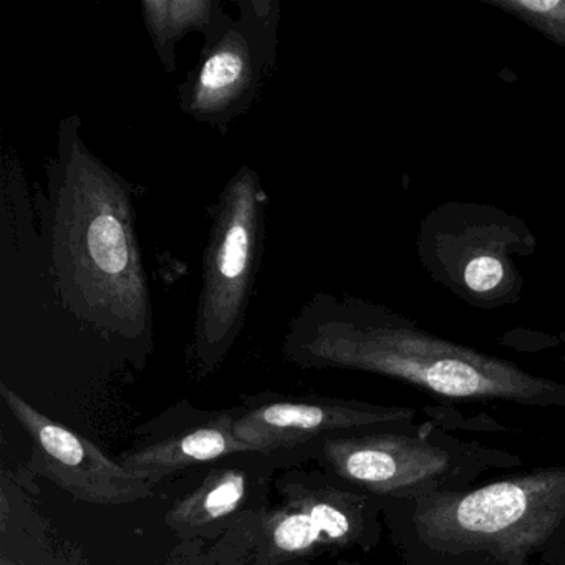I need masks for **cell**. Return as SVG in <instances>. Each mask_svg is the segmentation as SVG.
<instances>
[{
	"instance_id": "obj_1",
	"label": "cell",
	"mask_w": 565,
	"mask_h": 565,
	"mask_svg": "<svg viewBox=\"0 0 565 565\" xmlns=\"http://www.w3.org/2000/svg\"><path fill=\"white\" fill-rule=\"evenodd\" d=\"M65 118L49 173L54 274L68 309L100 332H151V296L135 227L134 188L95 157Z\"/></svg>"
},
{
	"instance_id": "obj_2",
	"label": "cell",
	"mask_w": 565,
	"mask_h": 565,
	"mask_svg": "<svg viewBox=\"0 0 565 565\" xmlns=\"http://www.w3.org/2000/svg\"><path fill=\"white\" fill-rule=\"evenodd\" d=\"M286 349L302 365L376 373L445 398L565 406V385L355 297L317 294L294 320Z\"/></svg>"
},
{
	"instance_id": "obj_3",
	"label": "cell",
	"mask_w": 565,
	"mask_h": 565,
	"mask_svg": "<svg viewBox=\"0 0 565 565\" xmlns=\"http://www.w3.org/2000/svg\"><path fill=\"white\" fill-rule=\"evenodd\" d=\"M419 539L435 551L524 561L565 524V468L535 469L468 492H438L416 508Z\"/></svg>"
},
{
	"instance_id": "obj_4",
	"label": "cell",
	"mask_w": 565,
	"mask_h": 565,
	"mask_svg": "<svg viewBox=\"0 0 565 565\" xmlns=\"http://www.w3.org/2000/svg\"><path fill=\"white\" fill-rule=\"evenodd\" d=\"M267 203L256 171L243 167L214 207L194 329L203 365H216L243 330L263 257Z\"/></svg>"
},
{
	"instance_id": "obj_5",
	"label": "cell",
	"mask_w": 565,
	"mask_h": 565,
	"mask_svg": "<svg viewBox=\"0 0 565 565\" xmlns=\"http://www.w3.org/2000/svg\"><path fill=\"white\" fill-rule=\"evenodd\" d=\"M237 8L239 19L221 15L204 38L200 62L180 87L181 110L223 134L253 107L279 45V2L241 0Z\"/></svg>"
},
{
	"instance_id": "obj_6",
	"label": "cell",
	"mask_w": 565,
	"mask_h": 565,
	"mask_svg": "<svg viewBox=\"0 0 565 565\" xmlns=\"http://www.w3.org/2000/svg\"><path fill=\"white\" fill-rule=\"evenodd\" d=\"M0 396L34 443L39 472L81 501L121 505L153 495V482L114 461L90 439L39 412L6 383Z\"/></svg>"
},
{
	"instance_id": "obj_7",
	"label": "cell",
	"mask_w": 565,
	"mask_h": 565,
	"mask_svg": "<svg viewBox=\"0 0 565 565\" xmlns=\"http://www.w3.org/2000/svg\"><path fill=\"white\" fill-rule=\"evenodd\" d=\"M323 452L340 478L386 495L438 484L452 469L445 449L396 433L327 439Z\"/></svg>"
},
{
	"instance_id": "obj_8",
	"label": "cell",
	"mask_w": 565,
	"mask_h": 565,
	"mask_svg": "<svg viewBox=\"0 0 565 565\" xmlns=\"http://www.w3.org/2000/svg\"><path fill=\"white\" fill-rule=\"evenodd\" d=\"M415 409L339 399H280L236 418V435L256 452L300 445L322 433L409 422Z\"/></svg>"
},
{
	"instance_id": "obj_9",
	"label": "cell",
	"mask_w": 565,
	"mask_h": 565,
	"mask_svg": "<svg viewBox=\"0 0 565 565\" xmlns=\"http://www.w3.org/2000/svg\"><path fill=\"white\" fill-rule=\"evenodd\" d=\"M234 425V416L223 415L184 435L131 452L125 456L121 462L135 475L153 482V479L163 478L200 462L214 461L241 452H256L253 446L236 435Z\"/></svg>"
},
{
	"instance_id": "obj_10",
	"label": "cell",
	"mask_w": 565,
	"mask_h": 565,
	"mask_svg": "<svg viewBox=\"0 0 565 565\" xmlns=\"http://www.w3.org/2000/svg\"><path fill=\"white\" fill-rule=\"evenodd\" d=\"M355 529V515L337 499H303L274 518L270 542L284 554H302L322 542H345Z\"/></svg>"
},
{
	"instance_id": "obj_11",
	"label": "cell",
	"mask_w": 565,
	"mask_h": 565,
	"mask_svg": "<svg viewBox=\"0 0 565 565\" xmlns=\"http://www.w3.org/2000/svg\"><path fill=\"white\" fill-rule=\"evenodd\" d=\"M224 14L220 0H145L141 15L164 71L177 68V44L190 32L211 34Z\"/></svg>"
},
{
	"instance_id": "obj_12",
	"label": "cell",
	"mask_w": 565,
	"mask_h": 565,
	"mask_svg": "<svg viewBox=\"0 0 565 565\" xmlns=\"http://www.w3.org/2000/svg\"><path fill=\"white\" fill-rule=\"evenodd\" d=\"M246 495V476L236 469L214 471L193 492L173 505L168 522L174 527H196L239 508Z\"/></svg>"
},
{
	"instance_id": "obj_13",
	"label": "cell",
	"mask_w": 565,
	"mask_h": 565,
	"mask_svg": "<svg viewBox=\"0 0 565 565\" xmlns=\"http://www.w3.org/2000/svg\"><path fill=\"white\" fill-rule=\"evenodd\" d=\"M488 4L565 47V0H488Z\"/></svg>"
},
{
	"instance_id": "obj_14",
	"label": "cell",
	"mask_w": 565,
	"mask_h": 565,
	"mask_svg": "<svg viewBox=\"0 0 565 565\" xmlns=\"http://www.w3.org/2000/svg\"><path fill=\"white\" fill-rule=\"evenodd\" d=\"M0 565H21V564H18V562H11V561H8V558H4V561H2V564Z\"/></svg>"
}]
</instances>
